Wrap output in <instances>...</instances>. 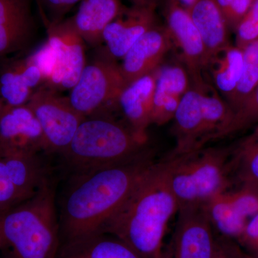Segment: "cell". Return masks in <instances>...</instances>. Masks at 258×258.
Listing matches in <instances>:
<instances>
[{
	"instance_id": "6da1fadb",
	"label": "cell",
	"mask_w": 258,
	"mask_h": 258,
	"mask_svg": "<svg viewBox=\"0 0 258 258\" xmlns=\"http://www.w3.org/2000/svg\"><path fill=\"white\" fill-rule=\"evenodd\" d=\"M157 162L149 149L125 162L75 174L59 220L67 245L103 233Z\"/></svg>"
},
{
	"instance_id": "4fadbf2b",
	"label": "cell",
	"mask_w": 258,
	"mask_h": 258,
	"mask_svg": "<svg viewBox=\"0 0 258 258\" xmlns=\"http://www.w3.org/2000/svg\"><path fill=\"white\" fill-rule=\"evenodd\" d=\"M155 10V8L139 5L123 7L105 29L102 35L103 45L100 48L113 60H122L139 39L157 25Z\"/></svg>"
},
{
	"instance_id": "d590c367",
	"label": "cell",
	"mask_w": 258,
	"mask_h": 258,
	"mask_svg": "<svg viewBox=\"0 0 258 258\" xmlns=\"http://www.w3.org/2000/svg\"><path fill=\"white\" fill-rule=\"evenodd\" d=\"M4 103H3V101H2L1 98H0V115H1L2 112H3V109H4Z\"/></svg>"
},
{
	"instance_id": "7a4b0ae2",
	"label": "cell",
	"mask_w": 258,
	"mask_h": 258,
	"mask_svg": "<svg viewBox=\"0 0 258 258\" xmlns=\"http://www.w3.org/2000/svg\"><path fill=\"white\" fill-rule=\"evenodd\" d=\"M178 210L169 186L165 159L158 161L106 224L103 233L120 239L143 258H165L164 236Z\"/></svg>"
},
{
	"instance_id": "8992f818",
	"label": "cell",
	"mask_w": 258,
	"mask_h": 258,
	"mask_svg": "<svg viewBox=\"0 0 258 258\" xmlns=\"http://www.w3.org/2000/svg\"><path fill=\"white\" fill-rule=\"evenodd\" d=\"M231 149L203 148L165 159L168 179L179 208L205 205L227 191L230 171Z\"/></svg>"
},
{
	"instance_id": "4316f807",
	"label": "cell",
	"mask_w": 258,
	"mask_h": 258,
	"mask_svg": "<svg viewBox=\"0 0 258 258\" xmlns=\"http://www.w3.org/2000/svg\"><path fill=\"white\" fill-rule=\"evenodd\" d=\"M82 0H36L46 28L60 23L64 15Z\"/></svg>"
},
{
	"instance_id": "7402d4cb",
	"label": "cell",
	"mask_w": 258,
	"mask_h": 258,
	"mask_svg": "<svg viewBox=\"0 0 258 258\" xmlns=\"http://www.w3.org/2000/svg\"><path fill=\"white\" fill-rule=\"evenodd\" d=\"M213 228L224 238L240 240L249 220L235 206L227 191L217 194L205 204Z\"/></svg>"
},
{
	"instance_id": "d6a6232c",
	"label": "cell",
	"mask_w": 258,
	"mask_h": 258,
	"mask_svg": "<svg viewBox=\"0 0 258 258\" xmlns=\"http://www.w3.org/2000/svg\"><path fill=\"white\" fill-rule=\"evenodd\" d=\"M132 5L157 8L161 0H129Z\"/></svg>"
},
{
	"instance_id": "8fae6325",
	"label": "cell",
	"mask_w": 258,
	"mask_h": 258,
	"mask_svg": "<svg viewBox=\"0 0 258 258\" xmlns=\"http://www.w3.org/2000/svg\"><path fill=\"white\" fill-rule=\"evenodd\" d=\"M173 236L172 258H213L217 243L205 205L183 207Z\"/></svg>"
},
{
	"instance_id": "5b68a950",
	"label": "cell",
	"mask_w": 258,
	"mask_h": 258,
	"mask_svg": "<svg viewBox=\"0 0 258 258\" xmlns=\"http://www.w3.org/2000/svg\"><path fill=\"white\" fill-rule=\"evenodd\" d=\"M234 111L206 81H191L173 118L175 147L171 157L196 152L221 139L233 119Z\"/></svg>"
},
{
	"instance_id": "e0dca14e",
	"label": "cell",
	"mask_w": 258,
	"mask_h": 258,
	"mask_svg": "<svg viewBox=\"0 0 258 258\" xmlns=\"http://www.w3.org/2000/svg\"><path fill=\"white\" fill-rule=\"evenodd\" d=\"M191 84V77L182 62L161 64L156 78L152 124L163 125L173 120Z\"/></svg>"
},
{
	"instance_id": "3957f363",
	"label": "cell",
	"mask_w": 258,
	"mask_h": 258,
	"mask_svg": "<svg viewBox=\"0 0 258 258\" xmlns=\"http://www.w3.org/2000/svg\"><path fill=\"white\" fill-rule=\"evenodd\" d=\"M60 230L49 180L31 198L0 212L2 249L8 258H55Z\"/></svg>"
},
{
	"instance_id": "1f68e13d",
	"label": "cell",
	"mask_w": 258,
	"mask_h": 258,
	"mask_svg": "<svg viewBox=\"0 0 258 258\" xmlns=\"http://www.w3.org/2000/svg\"><path fill=\"white\" fill-rule=\"evenodd\" d=\"M237 249L238 247L230 240H217L213 258H238Z\"/></svg>"
},
{
	"instance_id": "f546056e",
	"label": "cell",
	"mask_w": 258,
	"mask_h": 258,
	"mask_svg": "<svg viewBox=\"0 0 258 258\" xmlns=\"http://www.w3.org/2000/svg\"><path fill=\"white\" fill-rule=\"evenodd\" d=\"M230 31L236 28L250 9L254 0H215Z\"/></svg>"
},
{
	"instance_id": "ba28073f",
	"label": "cell",
	"mask_w": 258,
	"mask_h": 258,
	"mask_svg": "<svg viewBox=\"0 0 258 258\" xmlns=\"http://www.w3.org/2000/svg\"><path fill=\"white\" fill-rule=\"evenodd\" d=\"M41 126L49 153L62 154L84 118L71 106L68 96L41 86L27 103Z\"/></svg>"
},
{
	"instance_id": "44dd1931",
	"label": "cell",
	"mask_w": 258,
	"mask_h": 258,
	"mask_svg": "<svg viewBox=\"0 0 258 258\" xmlns=\"http://www.w3.org/2000/svg\"><path fill=\"white\" fill-rule=\"evenodd\" d=\"M210 73L213 87L226 101L235 92L243 71V50L237 45H227L212 56L205 72Z\"/></svg>"
},
{
	"instance_id": "74e56055",
	"label": "cell",
	"mask_w": 258,
	"mask_h": 258,
	"mask_svg": "<svg viewBox=\"0 0 258 258\" xmlns=\"http://www.w3.org/2000/svg\"><path fill=\"white\" fill-rule=\"evenodd\" d=\"M249 255H250V254H249ZM250 256H251V257H252V258H255V257H252V255H250Z\"/></svg>"
},
{
	"instance_id": "4dcf8cb0",
	"label": "cell",
	"mask_w": 258,
	"mask_h": 258,
	"mask_svg": "<svg viewBox=\"0 0 258 258\" xmlns=\"http://www.w3.org/2000/svg\"><path fill=\"white\" fill-rule=\"evenodd\" d=\"M239 241L258 258V213L249 219Z\"/></svg>"
},
{
	"instance_id": "52a82bcc",
	"label": "cell",
	"mask_w": 258,
	"mask_h": 258,
	"mask_svg": "<svg viewBox=\"0 0 258 258\" xmlns=\"http://www.w3.org/2000/svg\"><path fill=\"white\" fill-rule=\"evenodd\" d=\"M86 63L68 96L71 106L83 118L108 115L125 86L120 64L101 48Z\"/></svg>"
},
{
	"instance_id": "d6986e66",
	"label": "cell",
	"mask_w": 258,
	"mask_h": 258,
	"mask_svg": "<svg viewBox=\"0 0 258 258\" xmlns=\"http://www.w3.org/2000/svg\"><path fill=\"white\" fill-rule=\"evenodd\" d=\"M123 7L121 0H82L76 14L66 20L86 45L98 48L105 29Z\"/></svg>"
},
{
	"instance_id": "ffe728a7",
	"label": "cell",
	"mask_w": 258,
	"mask_h": 258,
	"mask_svg": "<svg viewBox=\"0 0 258 258\" xmlns=\"http://www.w3.org/2000/svg\"><path fill=\"white\" fill-rule=\"evenodd\" d=\"M187 11L203 39L209 62L212 56L230 45V29L215 0H197Z\"/></svg>"
},
{
	"instance_id": "e575fe53",
	"label": "cell",
	"mask_w": 258,
	"mask_h": 258,
	"mask_svg": "<svg viewBox=\"0 0 258 258\" xmlns=\"http://www.w3.org/2000/svg\"><path fill=\"white\" fill-rule=\"evenodd\" d=\"M237 257H238V258H252L249 254L244 253V252H242L239 247L238 249H237Z\"/></svg>"
},
{
	"instance_id": "5bb4252c",
	"label": "cell",
	"mask_w": 258,
	"mask_h": 258,
	"mask_svg": "<svg viewBox=\"0 0 258 258\" xmlns=\"http://www.w3.org/2000/svg\"><path fill=\"white\" fill-rule=\"evenodd\" d=\"M171 46L165 27L157 25L148 30L131 47L119 64L125 86L157 71Z\"/></svg>"
},
{
	"instance_id": "7c38bea8",
	"label": "cell",
	"mask_w": 258,
	"mask_h": 258,
	"mask_svg": "<svg viewBox=\"0 0 258 258\" xmlns=\"http://www.w3.org/2000/svg\"><path fill=\"white\" fill-rule=\"evenodd\" d=\"M0 152L49 153L40 123L28 105L5 106L0 115Z\"/></svg>"
},
{
	"instance_id": "f1b7e54d",
	"label": "cell",
	"mask_w": 258,
	"mask_h": 258,
	"mask_svg": "<svg viewBox=\"0 0 258 258\" xmlns=\"http://www.w3.org/2000/svg\"><path fill=\"white\" fill-rule=\"evenodd\" d=\"M235 45L243 48L258 37V0H254L248 13L235 31Z\"/></svg>"
},
{
	"instance_id": "30bf717a",
	"label": "cell",
	"mask_w": 258,
	"mask_h": 258,
	"mask_svg": "<svg viewBox=\"0 0 258 258\" xmlns=\"http://www.w3.org/2000/svg\"><path fill=\"white\" fill-rule=\"evenodd\" d=\"M165 28L172 45L189 72L192 82L206 81L204 74L208 62V52L189 12L177 0H167L164 10Z\"/></svg>"
},
{
	"instance_id": "8d00e7d4",
	"label": "cell",
	"mask_w": 258,
	"mask_h": 258,
	"mask_svg": "<svg viewBox=\"0 0 258 258\" xmlns=\"http://www.w3.org/2000/svg\"><path fill=\"white\" fill-rule=\"evenodd\" d=\"M3 248V244H2L1 237H0V249Z\"/></svg>"
},
{
	"instance_id": "83f0119b",
	"label": "cell",
	"mask_w": 258,
	"mask_h": 258,
	"mask_svg": "<svg viewBox=\"0 0 258 258\" xmlns=\"http://www.w3.org/2000/svg\"><path fill=\"white\" fill-rule=\"evenodd\" d=\"M25 201L15 186L3 155L0 154V212Z\"/></svg>"
},
{
	"instance_id": "484cf974",
	"label": "cell",
	"mask_w": 258,
	"mask_h": 258,
	"mask_svg": "<svg viewBox=\"0 0 258 258\" xmlns=\"http://www.w3.org/2000/svg\"><path fill=\"white\" fill-rule=\"evenodd\" d=\"M258 123V84L248 99L234 113L233 119L222 139L233 135Z\"/></svg>"
},
{
	"instance_id": "cb8c5ba5",
	"label": "cell",
	"mask_w": 258,
	"mask_h": 258,
	"mask_svg": "<svg viewBox=\"0 0 258 258\" xmlns=\"http://www.w3.org/2000/svg\"><path fill=\"white\" fill-rule=\"evenodd\" d=\"M232 170L235 171L242 186L258 189V125L231 149Z\"/></svg>"
},
{
	"instance_id": "9a60e30c",
	"label": "cell",
	"mask_w": 258,
	"mask_h": 258,
	"mask_svg": "<svg viewBox=\"0 0 258 258\" xmlns=\"http://www.w3.org/2000/svg\"><path fill=\"white\" fill-rule=\"evenodd\" d=\"M42 86L41 71L28 55L0 60V98L5 106L26 105Z\"/></svg>"
},
{
	"instance_id": "836d02e7",
	"label": "cell",
	"mask_w": 258,
	"mask_h": 258,
	"mask_svg": "<svg viewBox=\"0 0 258 258\" xmlns=\"http://www.w3.org/2000/svg\"><path fill=\"white\" fill-rule=\"evenodd\" d=\"M179 2V4L185 8L186 10L189 9L191 6L194 5V3L197 1V0H177Z\"/></svg>"
},
{
	"instance_id": "277c9868",
	"label": "cell",
	"mask_w": 258,
	"mask_h": 258,
	"mask_svg": "<svg viewBox=\"0 0 258 258\" xmlns=\"http://www.w3.org/2000/svg\"><path fill=\"white\" fill-rule=\"evenodd\" d=\"M149 149L148 141L126 123L101 115L84 118L61 155L76 174L125 162Z\"/></svg>"
},
{
	"instance_id": "9c48e42d",
	"label": "cell",
	"mask_w": 258,
	"mask_h": 258,
	"mask_svg": "<svg viewBox=\"0 0 258 258\" xmlns=\"http://www.w3.org/2000/svg\"><path fill=\"white\" fill-rule=\"evenodd\" d=\"M53 68L44 86L58 92L71 90L87 63L86 45L66 20L47 28Z\"/></svg>"
},
{
	"instance_id": "603a6c76",
	"label": "cell",
	"mask_w": 258,
	"mask_h": 258,
	"mask_svg": "<svg viewBox=\"0 0 258 258\" xmlns=\"http://www.w3.org/2000/svg\"><path fill=\"white\" fill-rule=\"evenodd\" d=\"M68 258H143L130 246L109 234H100L67 245Z\"/></svg>"
},
{
	"instance_id": "d4e9b609",
	"label": "cell",
	"mask_w": 258,
	"mask_h": 258,
	"mask_svg": "<svg viewBox=\"0 0 258 258\" xmlns=\"http://www.w3.org/2000/svg\"><path fill=\"white\" fill-rule=\"evenodd\" d=\"M243 71L235 92L227 100L234 113L248 99L258 84V37L242 48Z\"/></svg>"
},
{
	"instance_id": "ac0fdd59",
	"label": "cell",
	"mask_w": 258,
	"mask_h": 258,
	"mask_svg": "<svg viewBox=\"0 0 258 258\" xmlns=\"http://www.w3.org/2000/svg\"><path fill=\"white\" fill-rule=\"evenodd\" d=\"M157 71L128 83L122 90L117 108L125 123L143 140L148 141V128L152 125L153 103Z\"/></svg>"
},
{
	"instance_id": "2e32d148",
	"label": "cell",
	"mask_w": 258,
	"mask_h": 258,
	"mask_svg": "<svg viewBox=\"0 0 258 258\" xmlns=\"http://www.w3.org/2000/svg\"><path fill=\"white\" fill-rule=\"evenodd\" d=\"M35 35L30 0H0V60L27 50Z\"/></svg>"
}]
</instances>
